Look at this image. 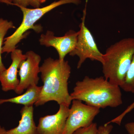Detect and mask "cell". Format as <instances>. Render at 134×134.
Here are the masks:
<instances>
[{"label": "cell", "mask_w": 134, "mask_h": 134, "mask_svg": "<svg viewBox=\"0 0 134 134\" xmlns=\"http://www.w3.org/2000/svg\"><path fill=\"white\" fill-rule=\"evenodd\" d=\"M40 72L43 85L35 105L39 106L54 101L59 105L69 107L72 100L68 88L71 74L68 62L47 58L40 67Z\"/></svg>", "instance_id": "cell-1"}, {"label": "cell", "mask_w": 134, "mask_h": 134, "mask_svg": "<svg viewBox=\"0 0 134 134\" xmlns=\"http://www.w3.org/2000/svg\"><path fill=\"white\" fill-rule=\"evenodd\" d=\"M70 95L72 100L84 101L86 104L99 109L116 108L122 104L120 87L103 76L95 78L85 77L76 83Z\"/></svg>", "instance_id": "cell-2"}, {"label": "cell", "mask_w": 134, "mask_h": 134, "mask_svg": "<svg viewBox=\"0 0 134 134\" xmlns=\"http://www.w3.org/2000/svg\"><path fill=\"white\" fill-rule=\"evenodd\" d=\"M134 54V38L122 39L108 47L103 54L104 77L111 83L120 87Z\"/></svg>", "instance_id": "cell-3"}, {"label": "cell", "mask_w": 134, "mask_h": 134, "mask_svg": "<svg viewBox=\"0 0 134 134\" xmlns=\"http://www.w3.org/2000/svg\"><path fill=\"white\" fill-rule=\"evenodd\" d=\"M81 2V0H59L44 7L34 9L17 6L20 8L23 12V21L20 26L13 34L4 39L5 41L2 47V53H9L15 50L17 45L24 38L26 32L30 29H32L38 33L41 32L42 30V26H36L34 24L47 12L64 4L73 3L78 5Z\"/></svg>", "instance_id": "cell-4"}, {"label": "cell", "mask_w": 134, "mask_h": 134, "mask_svg": "<svg viewBox=\"0 0 134 134\" xmlns=\"http://www.w3.org/2000/svg\"><path fill=\"white\" fill-rule=\"evenodd\" d=\"M86 1L85 8L83 10L81 23L79 25L80 30L78 31L76 45L74 49L69 53L71 56L76 55L79 58L77 65V68L78 69L81 68L87 59L99 62L101 64L103 61V54L99 50L93 35L85 25L88 0H86Z\"/></svg>", "instance_id": "cell-5"}, {"label": "cell", "mask_w": 134, "mask_h": 134, "mask_svg": "<svg viewBox=\"0 0 134 134\" xmlns=\"http://www.w3.org/2000/svg\"><path fill=\"white\" fill-rule=\"evenodd\" d=\"M99 112V108L84 104L81 100H72L64 134H73L79 129L88 126Z\"/></svg>", "instance_id": "cell-6"}, {"label": "cell", "mask_w": 134, "mask_h": 134, "mask_svg": "<svg viewBox=\"0 0 134 134\" xmlns=\"http://www.w3.org/2000/svg\"><path fill=\"white\" fill-rule=\"evenodd\" d=\"M25 54L26 59L22 61L18 68L20 80L14 90L18 94H21L30 86L37 85L39 81L41 57L32 51H28Z\"/></svg>", "instance_id": "cell-7"}, {"label": "cell", "mask_w": 134, "mask_h": 134, "mask_svg": "<svg viewBox=\"0 0 134 134\" xmlns=\"http://www.w3.org/2000/svg\"><path fill=\"white\" fill-rule=\"evenodd\" d=\"M78 35V31L70 30L64 36L57 37L53 32L47 31L45 34H41L39 41L41 45L55 48L59 54V59L63 60L67 54L76 47Z\"/></svg>", "instance_id": "cell-8"}, {"label": "cell", "mask_w": 134, "mask_h": 134, "mask_svg": "<svg viewBox=\"0 0 134 134\" xmlns=\"http://www.w3.org/2000/svg\"><path fill=\"white\" fill-rule=\"evenodd\" d=\"M59 106L55 114L40 119L37 126L38 134H64L69 108L64 105Z\"/></svg>", "instance_id": "cell-9"}, {"label": "cell", "mask_w": 134, "mask_h": 134, "mask_svg": "<svg viewBox=\"0 0 134 134\" xmlns=\"http://www.w3.org/2000/svg\"><path fill=\"white\" fill-rule=\"evenodd\" d=\"M11 58L12 62L9 68L0 72V82L2 90L4 92L14 91L19 84L18 69L21 62L26 59V55L21 50L16 48L11 52Z\"/></svg>", "instance_id": "cell-10"}, {"label": "cell", "mask_w": 134, "mask_h": 134, "mask_svg": "<svg viewBox=\"0 0 134 134\" xmlns=\"http://www.w3.org/2000/svg\"><path fill=\"white\" fill-rule=\"evenodd\" d=\"M19 125L7 131V134H38L34 119L33 106H24L21 111Z\"/></svg>", "instance_id": "cell-11"}, {"label": "cell", "mask_w": 134, "mask_h": 134, "mask_svg": "<svg viewBox=\"0 0 134 134\" xmlns=\"http://www.w3.org/2000/svg\"><path fill=\"white\" fill-rule=\"evenodd\" d=\"M42 86L34 85L29 87L24 93L15 97L0 99V105L6 103L23 105L24 106H33L38 100Z\"/></svg>", "instance_id": "cell-12"}, {"label": "cell", "mask_w": 134, "mask_h": 134, "mask_svg": "<svg viewBox=\"0 0 134 134\" xmlns=\"http://www.w3.org/2000/svg\"><path fill=\"white\" fill-rule=\"evenodd\" d=\"M15 28L11 21L0 18V72L3 71L6 69L3 63L1 54L2 53V48L4 37L8 31L11 29Z\"/></svg>", "instance_id": "cell-13"}, {"label": "cell", "mask_w": 134, "mask_h": 134, "mask_svg": "<svg viewBox=\"0 0 134 134\" xmlns=\"http://www.w3.org/2000/svg\"><path fill=\"white\" fill-rule=\"evenodd\" d=\"M120 87L125 92L134 93V54L125 82Z\"/></svg>", "instance_id": "cell-14"}, {"label": "cell", "mask_w": 134, "mask_h": 134, "mask_svg": "<svg viewBox=\"0 0 134 134\" xmlns=\"http://www.w3.org/2000/svg\"><path fill=\"white\" fill-rule=\"evenodd\" d=\"M9 4L15 6H21L27 7L28 6H31L34 8H38L41 5L38 0H12V2Z\"/></svg>", "instance_id": "cell-15"}, {"label": "cell", "mask_w": 134, "mask_h": 134, "mask_svg": "<svg viewBox=\"0 0 134 134\" xmlns=\"http://www.w3.org/2000/svg\"><path fill=\"white\" fill-rule=\"evenodd\" d=\"M97 128V124L93 122L88 126L77 130L73 134H96Z\"/></svg>", "instance_id": "cell-16"}, {"label": "cell", "mask_w": 134, "mask_h": 134, "mask_svg": "<svg viewBox=\"0 0 134 134\" xmlns=\"http://www.w3.org/2000/svg\"><path fill=\"white\" fill-rule=\"evenodd\" d=\"M134 108V102L132 103L126 109V110L123 112L122 113H121L120 115L119 116L116 117L114 119L112 120H111L107 122L108 124H110L111 123H114L117 124L119 125H120L121 123L122 119L127 114L129 113Z\"/></svg>", "instance_id": "cell-17"}, {"label": "cell", "mask_w": 134, "mask_h": 134, "mask_svg": "<svg viewBox=\"0 0 134 134\" xmlns=\"http://www.w3.org/2000/svg\"><path fill=\"white\" fill-rule=\"evenodd\" d=\"M113 128V127L111 124H105L98 128L96 134H110Z\"/></svg>", "instance_id": "cell-18"}, {"label": "cell", "mask_w": 134, "mask_h": 134, "mask_svg": "<svg viewBox=\"0 0 134 134\" xmlns=\"http://www.w3.org/2000/svg\"><path fill=\"white\" fill-rule=\"evenodd\" d=\"M125 127L129 134H134V121L126 123Z\"/></svg>", "instance_id": "cell-19"}, {"label": "cell", "mask_w": 134, "mask_h": 134, "mask_svg": "<svg viewBox=\"0 0 134 134\" xmlns=\"http://www.w3.org/2000/svg\"><path fill=\"white\" fill-rule=\"evenodd\" d=\"M7 131L4 127L0 125V134H7Z\"/></svg>", "instance_id": "cell-20"}, {"label": "cell", "mask_w": 134, "mask_h": 134, "mask_svg": "<svg viewBox=\"0 0 134 134\" xmlns=\"http://www.w3.org/2000/svg\"><path fill=\"white\" fill-rule=\"evenodd\" d=\"M1 2L8 4L9 3L12 2V0H0Z\"/></svg>", "instance_id": "cell-21"}, {"label": "cell", "mask_w": 134, "mask_h": 134, "mask_svg": "<svg viewBox=\"0 0 134 134\" xmlns=\"http://www.w3.org/2000/svg\"><path fill=\"white\" fill-rule=\"evenodd\" d=\"M38 1L40 3V4H41V3H43L45 2L47 0H38Z\"/></svg>", "instance_id": "cell-22"}]
</instances>
